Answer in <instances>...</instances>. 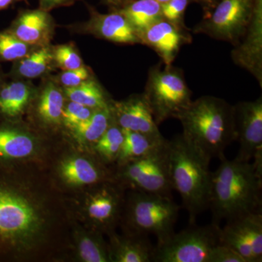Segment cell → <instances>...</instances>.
Listing matches in <instances>:
<instances>
[{
    "label": "cell",
    "instance_id": "cell-1",
    "mask_svg": "<svg viewBox=\"0 0 262 262\" xmlns=\"http://www.w3.org/2000/svg\"><path fill=\"white\" fill-rule=\"evenodd\" d=\"M53 179L27 161L12 182L0 183V246L24 261L49 258L66 248L68 211Z\"/></svg>",
    "mask_w": 262,
    "mask_h": 262
},
{
    "label": "cell",
    "instance_id": "cell-2",
    "mask_svg": "<svg viewBox=\"0 0 262 262\" xmlns=\"http://www.w3.org/2000/svg\"><path fill=\"white\" fill-rule=\"evenodd\" d=\"M262 177L253 163L221 160L212 172L209 207L213 223L230 222L250 213L261 212Z\"/></svg>",
    "mask_w": 262,
    "mask_h": 262
},
{
    "label": "cell",
    "instance_id": "cell-3",
    "mask_svg": "<svg viewBox=\"0 0 262 262\" xmlns=\"http://www.w3.org/2000/svg\"><path fill=\"white\" fill-rule=\"evenodd\" d=\"M176 119L182 123L184 139L211 159H223L227 146L236 141L234 106L222 98L201 96Z\"/></svg>",
    "mask_w": 262,
    "mask_h": 262
},
{
    "label": "cell",
    "instance_id": "cell-4",
    "mask_svg": "<svg viewBox=\"0 0 262 262\" xmlns=\"http://www.w3.org/2000/svg\"><path fill=\"white\" fill-rule=\"evenodd\" d=\"M172 187L182 198L190 225L209 207L212 172L211 158L184 139L182 134L168 141Z\"/></svg>",
    "mask_w": 262,
    "mask_h": 262
},
{
    "label": "cell",
    "instance_id": "cell-5",
    "mask_svg": "<svg viewBox=\"0 0 262 262\" xmlns=\"http://www.w3.org/2000/svg\"><path fill=\"white\" fill-rule=\"evenodd\" d=\"M125 195L120 225L124 233L154 234L158 244L175 232L179 206L170 196L130 189Z\"/></svg>",
    "mask_w": 262,
    "mask_h": 262
},
{
    "label": "cell",
    "instance_id": "cell-6",
    "mask_svg": "<svg viewBox=\"0 0 262 262\" xmlns=\"http://www.w3.org/2000/svg\"><path fill=\"white\" fill-rule=\"evenodd\" d=\"M143 95L157 125L176 118L192 101L183 71L172 65L162 67L161 63L150 68Z\"/></svg>",
    "mask_w": 262,
    "mask_h": 262
},
{
    "label": "cell",
    "instance_id": "cell-7",
    "mask_svg": "<svg viewBox=\"0 0 262 262\" xmlns=\"http://www.w3.org/2000/svg\"><path fill=\"white\" fill-rule=\"evenodd\" d=\"M168 141L149 154L118 165L115 180L125 189L172 198Z\"/></svg>",
    "mask_w": 262,
    "mask_h": 262
},
{
    "label": "cell",
    "instance_id": "cell-8",
    "mask_svg": "<svg viewBox=\"0 0 262 262\" xmlns=\"http://www.w3.org/2000/svg\"><path fill=\"white\" fill-rule=\"evenodd\" d=\"M220 225L190 227L174 232L155 246V262H208L212 250L220 244Z\"/></svg>",
    "mask_w": 262,
    "mask_h": 262
},
{
    "label": "cell",
    "instance_id": "cell-9",
    "mask_svg": "<svg viewBox=\"0 0 262 262\" xmlns=\"http://www.w3.org/2000/svg\"><path fill=\"white\" fill-rule=\"evenodd\" d=\"M255 0H220L195 25L193 32L233 46L244 37L252 18Z\"/></svg>",
    "mask_w": 262,
    "mask_h": 262
},
{
    "label": "cell",
    "instance_id": "cell-10",
    "mask_svg": "<svg viewBox=\"0 0 262 262\" xmlns=\"http://www.w3.org/2000/svg\"><path fill=\"white\" fill-rule=\"evenodd\" d=\"M125 188L116 180L106 181L90 186L84 193L82 214L88 228L110 234L120 225Z\"/></svg>",
    "mask_w": 262,
    "mask_h": 262
},
{
    "label": "cell",
    "instance_id": "cell-11",
    "mask_svg": "<svg viewBox=\"0 0 262 262\" xmlns=\"http://www.w3.org/2000/svg\"><path fill=\"white\" fill-rule=\"evenodd\" d=\"M221 244L237 251L246 262L262 261V213H250L220 229Z\"/></svg>",
    "mask_w": 262,
    "mask_h": 262
},
{
    "label": "cell",
    "instance_id": "cell-12",
    "mask_svg": "<svg viewBox=\"0 0 262 262\" xmlns=\"http://www.w3.org/2000/svg\"><path fill=\"white\" fill-rule=\"evenodd\" d=\"M236 140L239 151L235 159L250 162L262 153V98L234 106Z\"/></svg>",
    "mask_w": 262,
    "mask_h": 262
},
{
    "label": "cell",
    "instance_id": "cell-13",
    "mask_svg": "<svg viewBox=\"0 0 262 262\" xmlns=\"http://www.w3.org/2000/svg\"><path fill=\"white\" fill-rule=\"evenodd\" d=\"M231 58L236 65L250 72L262 88V0H255L251 23L231 51Z\"/></svg>",
    "mask_w": 262,
    "mask_h": 262
},
{
    "label": "cell",
    "instance_id": "cell-14",
    "mask_svg": "<svg viewBox=\"0 0 262 262\" xmlns=\"http://www.w3.org/2000/svg\"><path fill=\"white\" fill-rule=\"evenodd\" d=\"M113 120L122 130L140 133L156 140L165 139L155 123L144 95H136L120 102L111 103Z\"/></svg>",
    "mask_w": 262,
    "mask_h": 262
},
{
    "label": "cell",
    "instance_id": "cell-15",
    "mask_svg": "<svg viewBox=\"0 0 262 262\" xmlns=\"http://www.w3.org/2000/svg\"><path fill=\"white\" fill-rule=\"evenodd\" d=\"M184 27L162 18L139 34L141 44L152 48L165 65H172L183 45L191 42Z\"/></svg>",
    "mask_w": 262,
    "mask_h": 262
},
{
    "label": "cell",
    "instance_id": "cell-16",
    "mask_svg": "<svg viewBox=\"0 0 262 262\" xmlns=\"http://www.w3.org/2000/svg\"><path fill=\"white\" fill-rule=\"evenodd\" d=\"M58 172L61 180L72 187H90L98 183L115 180V172L97 157H68L60 163Z\"/></svg>",
    "mask_w": 262,
    "mask_h": 262
},
{
    "label": "cell",
    "instance_id": "cell-17",
    "mask_svg": "<svg viewBox=\"0 0 262 262\" xmlns=\"http://www.w3.org/2000/svg\"><path fill=\"white\" fill-rule=\"evenodd\" d=\"M86 30L96 37L120 44L141 43L137 33L128 20L117 10L108 14L92 10L91 18L86 24Z\"/></svg>",
    "mask_w": 262,
    "mask_h": 262
},
{
    "label": "cell",
    "instance_id": "cell-18",
    "mask_svg": "<svg viewBox=\"0 0 262 262\" xmlns=\"http://www.w3.org/2000/svg\"><path fill=\"white\" fill-rule=\"evenodd\" d=\"M53 22L48 11L37 10L22 12L13 25V34L30 46H46L52 37Z\"/></svg>",
    "mask_w": 262,
    "mask_h": 262
},
{
    "label": "cell",
    "instance_id": "cell-19",
    "mask_svg": "<svg viewBox=\"0 0 262 262\" xmlns=\"http://www.w3.org/2000/svg\"><path fill=\"white\" fill-rule=\"evenodd\" d=\"M110 258L113 262H151L155 246L149 236L124 233L120 235L115 231L108 234Z\"/></svg>",
    "mask_w": 262,
    "mask_h": 262
},
{
    "label": "cell",
    "instance_id": "cell-20",
    "mask_svg": "<svg viewBox=\"0 0 262 262\" xmlns=\"http://www.w3.org/2000/svg\"><path fill=\"white\" fill-rule=\"evenodd\" d=\"M42 149L39 139L27 131L0 128V158L14 161H31Z\"/></svg>",
    "mask_w": 262,
    "mask_h": 262
},
{
    "label": "cell",
    "instance_id": "cell-21",
    "mask_svg": "<svg viewBox=\"0 0 262 262\" xmlns=\"http://www.w3.org/2000/svg\"><path fill=\"white\" fill-rule=\"evenodd\" d=\"M74 247L76 256L83 262H110L108 243L101 232L94 229H74Z\"/></svg>",
    "mask_w": 262,
    "mask_h": 262
},
{
    "label": "cell",
    "instance_id": "cell-22",
    "mask_svg": "<svg viewBox=\"0 0 262 262\" xmlns=\"http://www.w3.org/2000/svg\"><path fill=\"white\" fill-rule=\"evenodd\" d=\"M114 10L125 17L138 36L150 25L163 18L162 5L155 0H134Z\"/></svg>",
    "mask_w": 262,
    "mask_h": 262
},
{
    "label": "cell",
    "instance_id": "cell-23",
    "mask_svg": "<svg viewBox=\"0 0 262 262\" xmlns=\"http://www.w3.org/2000/svg\"><path fill=\"white\" fill-rule=\"evenodd\" d=\"M113 122L110 105L108 107L94 110L89 119L70 129L77 140L94 146Z\"/></svg>",
    "mask_w": 262,
    "mask_h": 262
},
{
    "label": "cell",
    "instance_id": "cell-24",
    "mask_svg": "<svg viewBox=\"0 0 262 262\" xmlns=\"http://www.w3.org/2000/svg\"><path fill=\"white\" fill-rule=\"evenodd\" d=\"M122 130L124 133V141L117 159V166L149 154L167 141V139L156 140L134 131Z\"/></svg>",
    "mask_w": 262,
    "mask_h": 262
},
{
    "label": "cell",
    "instance_id": "cell-25",
    "mask_svg": "<svg viewBox=\"0 0 262 262\" xmlns=\"http://www.w3.org/2000/svg\"><path fill=\"white\" fill-rule=\"evenodd\" d=\"M64 108L63 94L56 84L48 82L40 94L37 106L39 118L48 125H57L62 121Z\"/></svg>",
    "mask_w": 262,
    "mask_h": 262
},
{
    "label": "cell",
    "instance_id": "cell-26",
    "mask_svg": "<svg viewBox=\"0 0 262 262\" xmlns=\"http://www.w3.org/2000/svg\"><path fill=\"white\" fill-rule=\"evenodd\" d=\"M64 93L71 101L93 110L108 107L112 103L101 86L90 79L75 87L66 88Z\"/></svg>",
    "mask_w": 262,
    "mask_h": 262
},
{
    "label": "cell",
    "instance_id": "cell-27",
    "mask_svg": "<svg viewBox=\"0 0 262 262\" xmlns=\"http://www.w3.org/2000/svg\"><path fill=\"white\" fill-rule=\"evenodd\" d=\"M32 96V89L22 82H12L0 93V111L9 117L22 113Z\"/></svg>",
    "mask_w": 262,
    "mask_h": 262
},
{
    "label": "cell",
    "instance_id": "cell-28",
    "mask_svg": "<svg viewBox=\"0 0 262 262\" xmlns=\"http://www.w3.org/2000/svg\"><path fill=\"white\" fill-rule=\"evenodd\" d=\"M123 141V130L113 120L93 148L98 159L108 165L110 163H117Z\"/></svg>",
    "mask_w": 262,
    "mask_h": 262
},
{
    "label": "cell",
    "instance_id": "cell-29",
    "mask_svg": "<svg viewBox=\"0 0 262 262\" xmlns=\"http://www.w3.org/2000/svg\"><path fill=\"white\" fill-rule=\"evenodd\" d=\"M53 61V51L47 46H42L20 59L16 72L25 78H37L48 70Z\"/></svg>",
    "mask_w": 262,
    "mask_h": 262
},
{
    "label": "cell",
    "instance_id": "cell-30",
    "mask_svg": "<svg viewBox=\"0 0 262 262\" xmlns=\"http://www.w3.org/2000/svg\"><path fill=\"white\" fill-rule=\"evenodd\" d=\"M30 45L15 37L13 33L0 34V58L5 61H15L27 56Z\"/></svg>",
    "mask_w": 262,
    "mask_h": 262
},
{
    "label": "cell",
    "instance_id": "cell-31",
    "mask_svg": "<svg viewBox=\"0 0 262 262\" xmlns=\"http://www.w3.org/2000/svg\"><path fill=\"white\" fill-rule=\"evenodd\" d=\"M53 56L62 70H77L82 67V58L71 45L57 46L53 49Z\"/></svg>",
    "mask_w": 262,
    "mask_h": 262
},
{
    "label": "cell",
    "instance_id": "cell-32",
    "mask_svg": "<svg viewBox=\"0 0 262 262\" xmlns=\"http://www.w3.org/2000/svg\"><path fill=\"white\" fill-rule=\"evenodd\" d=\"M94 111L93 108L70 101L63 108L62 121L64 122L66 126L71 128L89 119Z\"/></svg>",
    "mask_w": 262,
    "mask_h": 262
},
{
    "label": "cell",
    "instance_id": "cell-33",
    "mask_svg": "<svg viewBox=\"0 0 262 262\" xmlns=\"http://www.w3.org/2000/svg\"><path fill=\"white\" fill-rule=\"evenodd\" d=\"M192 0H170L162 5V13L164 18L179 27H184V15L188 5Z\"/></svg>",
    "mask_w": 262,
    "mask_h": 262
},
{
    "label": "cell",
    "instance_id": "cell-34",
    "mask_svg": "<svg viewBox=\"0 0 262 262\" xmlns=\"http://www.w3.org/2000/svg\"><path fill=\"white\" fill-rule=\"evenodd\" d=\"M208 262H246L234 249L223 244L215 246L212 250Z\"/></svg>",
    "mask_w": 262,
    "mask_h": 262
},
{
    "label": "cell",
    "instance_id": "cell-35",
    "mask_svg": "<svg viewBox=\"0 0 262 262\" xmlns=\"http://www.w3.org/2000/svg\"><path fill=\"white\" fill-rule=\"evenodd\" d=\"M89 79V70L83 66L77 70L65 71L60 76V81L66 88L75 87Z\"/></svg>",
    "mask_w": 262,
    "mask_h": 262
},
{
    "label": "cell",
    "instance_id": "cell-36",
    "mask_svg": "<svg viewBox=\"0 0 262 262\" xmlns=\"http://www.w3.org/2000/svg\"><path fill=\"white\" fill-rule=\"evenodd\" d=\"M79 0H39V8L46 11L61 7L70 6Z\"/></svg>",
    "mask_w": 262,
    "mask_h": 262
},
{
    "label": "cell",
    "instance_id": "cell-37",
    "mask_svg": "<svg viewBox=\"0 0 262 262\" xmlns=\"http://www.w3.org/2000/svg\"><path fill=\"white\" fill-rule=\"evenodd\" d=\"M193 3H198L201 5L205 13H208L213 9L220 0H192Z\"/></svg>",
    "mask_w": 262,
    "mask_h": 262
},
{
    "label": "cell",
    "instance_id": "cell-38",
    "mask_svg": "<svg viewBox=\"0 0 262 262\" xmlns=\"http://www.w3.org/2000/svg\"><path fill=\"white\" fill-rule=\"evenodd\" d=\"M103 3L113 8L114 10L119 9L134 0H102Z\"/></svg>",
    "mask_w": 262,
    "mask_h": 262
},
{
    "label": "cell",
    "instance_id": "cell-39",
    "mask_svg": "<svg viewBox=\"0 0 262 262\" xmlns=\"http://www.w3.org/2000/svg\"><path fill=\"white\" fill-rule=\"evenodd\" d=\"M12 3H13V0H0V10L8 8Z\"/></svg>",
    "mask_w": 262,
    "mask_h": 262
},
{
    "label": "cell",
    "instance_id": "cell-40",
    "mask_svg": "<svg viewBox=\"0 0 262 262\" xmlns=\"http://www.w3.org/2000/svg\"><path fill=\"white\" fill-rule=\"evenodd\" d=\"M155 1L158 2V3H160V5L165 4V3H168L170 0H155Z\"/></svg>",
    "mask_w": 262,
    "mask_h": 262
}]
</instances>
